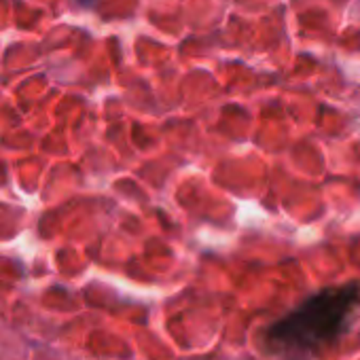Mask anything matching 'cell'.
I'll list each match as a JSON object with an SVG mask.
<instances>
[{
  "label": "cell",
  "mask_w": 360,
  "mask_h": 360,
  "mask_svg": "<svg viewBox=\"0 0 360 360\" xmlns=\"http://www.w3.org/2000/svg\"><path fill=\"white\" fill-rule=\"evenodd\" d=\"M358 301L360 284L326 288L307 299L290 316L276 322L269 330V341L286 349H314L324 341H333L343 330Z\"/></svg>",
  "instance_id": "cell-1"
}]
</instances>
